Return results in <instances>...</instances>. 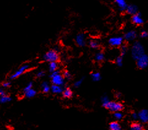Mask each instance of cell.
I'll list each match as a JSON object with an SVG mask.
<instances>
[{
	"label": "cell",
	"mask_w": 148,
	"mask_h": 130,
	"mask_svg": "<svg viewBox=\"0 0 148 130\" xmlns=\"http://www.w3.org/2000/svg\"><path fill=\"white\" fill-rule=\"evenodd\" d=\"M103 106L106 109L110 110L111 112H121L124 109V105L119 102L110 101L106 98H105L103 99Z\"/></svg>",
	"instance_id": "obj_1"
},
{
	"label": "cell",
	"mask_w": 148,
	"mask_h": 130,
	"mask_svg": "<svg viewBox=\"0 0 148 130\" xmlns=\"http://www.w3.org/2000/svg\"><path fill=\"white\" fill-rule=\"evenodd\" d=\"M132 56L134 60L139 58L143 55L145 54V49L142 44L138 41L134 43L131 50Z\"/></svg>",
	"instance_id": "obj_2"
},
{
	"label": "cell",
	"mask_w": 148,
	"mask_h": 130,
	"mask_svg": "<svg viewBox=\"0 0 148 130\" xmlns=\"http://www.w3.org/2000/svg\"><path fill=\"white\" fill-rule=\"evenodd\" d=\"M44 60L49 63L51 62H58L60 60V56L58 52L56 50H49L43 56Z\"/></svg>",
	"instance_id": "obj_3"
},
{
	"label": "cell",
	"mask_w": 148,
	"mask_h": 130,
	"mask_svg": "<svg viewBox=\"0 0 148 130\" xmlns=\"http://www.w3.org/2000/svg\"><path fill=\"white\" fill-rule=\"evenodd\" d=\"M52 82L53 85L56 86H61L63 83V76L57 71L52 73Z\"/></svg>",
	"instance_id": "obj_4"
},
{
	"label": "cell",
	"mask_w": 148,
	"mask_h": 130,
	"mask_svg": "<svg viewBox=\"0 0 148 130\" xmlns=\"http://www.w3.org/2000/svg\"><path fill=\"white\" fill-rule=\"evenodd\" d=\"M136 65L140 69H145L148 66V56L145 53L136 60Z\"/></svg>",
	"instance_id": "obj_5"
},
{
	"label": "cell",
	"mask_w": 148,
	"mask_h": 130,
	"mask_svg": "<svg viewBox=\"0 0 148 130\" xmlns=\"http://www.w3.org/2000/svg\"><path fill=\"white\" fill-rule=\"evenodd\" d=\"M124 41V38L121 36H116L111 38L109 39V44L112 47H119L121 46Z\"/></svg>",
	"instance_id": "obj_6"
},
{
	"label": "cell",
	"mask_w": 148,
	"mask_h": 130,
	"mask_svg": "<svg viewBox=\"0 0 148 130\" xmlns=\"http://www.w3.org/2000/svg\"><path fill=\"white\" fill-rule=\"evenodd\" d=\"M132 22L136 25H141L144 23V20L141 14L138 12L134 16H132Z\"/></svg>",
	"instance_id": "obj_7"
},
{
	"label": "cell",
	"mask_w": 148,
	"mask_h": 130,
	"mask_svg": "<svg viewBox=\"0 0 148 130\" xmlns=\"http://www.w3.org/2000/svg\"><path fill=\"white\" fill-rule=\"evenodd\" d=\"M29 65L28 64H25L23 66H21L16 73L12 75L11 76V79H16L18 77V76H21V75L23 74L25 72H26L27 71V69L29 68Z\"/></svg>",
	"instance_id": "obj_8"
},
{
	"label": "cell",
	"mask_w": 148,
	"mask_h": 130,
	"mask_svg": "<svg viewBox=\"0 0 148 130\" xmlns=\"http://www.w3.org/2000/svg\"><path fill=\"white\" fill-rule=\"evenodd\" d=\"M138 118L140 120L142 123H147L148 122V111L146 109H143L139 112Z\"/></svg>",
	"instance_id": "obj_9"
},
{
	"label": "cell",
	"mask_w": 148,
	"mask_h": 130,
	"mask_svg": "<svg viewBox=\"0 0 148 130\" xmlns=\"http://www.w3.org/2000/svg\"><path fill=\"white\" fill-rule=\"evenodd\" d=\"M137 37V33L134 30H131L127 32L124 34V39L127 41H132Z\"/></svg>",
	"instance_id": "obj_10"
},
{
	"label": "cell",
	"mask_w": 148,
	"mask_h": 130,
	"mask_svg": "<svg viewBox=\"0 0 148 130\" xmlns=\"http://www.w3.org/2000/svg\"><path fill=\"white\" fill-rule=\"evenodd\" d=\"M115 3L116 4L120 11L124 12L126 11L127 7L128 6L126 0H115Z\"/></svg>",
	"instance_id": "obj_11"
},
{
	"label": "cell",
	"mask_w": 148,
	"mask_h": 130,
	"mask_svg": "<svg viewBox=\"0 0 148 130\" xmlns=\"http://www.w3.org/2000/svg\"><path fill=\"white\" fill-rule=\"evenodd\" d=\"M76 42L79 46L80 47L84 46L86 45L85 35L82 33L78 34L76 38Z\"/></svg>",
	"instance_id": "obj_12"
},
{
	"label": "cell",
	"mask_w": 148,
	"mask_h": 130,
	"mask_svg": "<svg viewBox=\"0 0 148 130\" xmlns=\"http://www.w3.org/2000/svg\"><path fill=\"white\" fill-rule=\"evenodd\" d=\"M125 11L128 14L134 16L138 12V8L135 4H129L127 6Z\"/></svg>",
	"instance_id": "obj_13"
},
{
	"label": "cell",
	"mask_w": 148,
	"mask_h": 130,
	"mask_svg": "<svg viewBox=\"0 0 148 130\" xmlns=\"http://www.w3.org/2000/svg\"><path fill=\"white\" fill-rule=\"evenodd\" d=\"M62 95L64 98L66 99H70L73 97V93L71 90V89L70 88H66L65 90L62 93Z\"/></svg>",
	"instance_id": "obj_14"
},
{
	"label": "cell",
	"mask_w": 148,
	"mask_h": 130,
	"mask_svg": "<svg viewBox=\"0 0 148 130\" xmlns=\"http://www.w3.org/2000/svg\"><path fill=\"white\" fill-rule=\"evenodd\" d=\"M130 130H144V128L141 123L134 122L131 124Z\"/></svg>",
	"instance_id": "obj_15"
},
{
	"label": "cell",
	"mask_w": 148,
	"mask_h": 130,
	"mask_svg": "<svg viewBox=\"0 0 148 130\" xmlns=\"http://www.w3.org/2000/svg\"><path fill=\"white\" fill-rule=\"evenodd\" d=\"M110 130H121V127L120 124L117 122H112L110 123Z\"/></svg>",
	"instance_id": "obj_16"
},
{
	"label": "cell",
	"mask_w": 148,
	"mask_h": 130,
	"mask_svg": "<svg viewBox=\"0 0 148 130\" xmlns=\"http://www.w3.org/2000/svg\"><path fill=\"white\" fill-rule=\"evenodd\" d=\"M49 71L51 73L56 71L58 69V63L57 62H51L49 64Z\"/></svg>",
	"instance_id": "obj_17"
},
{
	"label": "cell",
	"mask_w": 148,
	"mask_h": 130,
	"mask_svg": "<svg viewBox=\"0 0 148 130\" xmlns=\"http://www.w3.org/2000/svg\"><path fill=\"white\" fill-rule=\"evenodd\" d=\"M88 44H89V46L92 48V49H97L100 47V43L98 42L97 40H90L88 42Z\"/></svg>",
	"instance_id": "obj_18"
},
{
	"label": "cell",
	"mask_w": 148,
	"mask_h": 130,
	"mask_svg": "<svg viewBox=\"0 0 148 130\" xmlns=\"http://www.w3.org/2000/svg\"><path fill=\"white\" fill-rule=\"evenodd\" d=\"M95 60L97 62H102L105 60V55L103 52H100L96 53L95 56Z\"/></svg>",
	"instance_id": "obj_19"
},
{
	"label": "cell",
	"mask_w": 148,
	"mask_h": 130,
	"mask_svg": "<svg viewBox=\"0 0 148 130\" xmlns=\"http://www.w3.org/2000/svg\"><path fill=\"white\" fill-rule=\"evenodd\" d=\"M35 94H36V92L34 91V90L32 89V88L30 90H29L25 92V95L27 97H29V98L33 97V96H34V95H35Z\"/></svg>",
	"instance_id": "obj_20"
},
{
	"label": "cell",
	"mask_w": 148,
	"mask_h": 130,
	"mask_svg": "<svg viewBox=\"0 0 148 130\" xmlns=\"http://www.w3.org/2000/svg\"><path fill=\"white\" fill-rule=\"evenodd\" d=\"M52 90L53 93H58L61 92L62 89L60 88V87L59 86H56V85H53L52 87Z\"/></svg>",
	"instance_id": "obj_21"
},
{
	"label": "cell",
	"mask_w": 148,
	"mask_h": 130,
	"mask_svg": "<svg viewBox=\"0 0 148 130\" xmlns=\"http://www.w3.org/2000/svg\"><path fill=\"white\" fill-rule=\"evenodd\" d=\"M116 63L118 66H122L123 64V58L122 56H119L116 58Z\"/></svg>",
	"instance_id": "obj_22"
},
{
	"label": "cell",
	"mask_w": 148,
	"mask_h": 130,
	"mask_svg": "<svg viewBox=\"0 0 148 130\" xmlns=\"http://www.w3.org/2000/svg\"><path fill=\"white\" fill-rule=\"evenodd\" d=\"M62 76H63L64 78L67 79H71V74L69 73L68 71H66V70H65V71H64L62 73Z\"/></svg>",
	"instance_id": "obj_23"
},
{
	"label": "cell",
	"mask_w": 148,
	"mask_h": 130,
	"mask_svg": "<svg viewBox=\"0 0 148 130\" xmlns=\"http://www.w3.org/2000/svg\"><path fill=\"white\" fill-rule=\"evenodd\" d=\"M127 52V47L125 46V45H122L121 46V56H124L126 54Z\"/></svg>",
	"instance_id": "obj_24"
},
{
	"label": "cell",
	"mask_w": 148,
	"mask_h": 130,
	"mask_svg": "<svg viewBox=\"0 0 148 130\" xmlns=\"http://www.w3.org/2000/svg\"><path fill=\"white\" fill-rule=\"evenodd\" d=\"M114 117L116 120H121L123 117V114L121 112H116L114 113Z\"/></svg>",
	"instance_id": "obj_25"
},
{
	"label": "cell",
	"mask_w": 148,
	"mask_h": 130,
	"mask_svg": "<svg viewBox=\"0 0 148 130\" xmlns=\"http://www.w3.org/2000/svg\"><path fill=\"white\" fill-rule=\"evenodd\" d=\"M11 100V98H10V97L8 95H4V96H2L1 98V103H5V102H7V101H9Z\"/></svg>",
	"instance_id": "obj_26"
},
{
	"label": "cell",
	"mask_w": 148,
	"mask_h": 130,
	"mask_svg": "<svg viewBox=\"0 0 148 130\" xmlns=\"http://www.w3.org/2000/svg\"><path fill=\"white\" fill-rule=\"evenodd\" d=\"M92 77L93 79L95 80V81H98V80H99L101 78L100 76V73H95V74H92Z\"/></svg>",
	"instance_id": "obj_27"
},
{
	"label": "cell",
	"mask_w": 148,
	"mask_h": 130,
	"mask_svg": "<svg viewBox=\"0 0 148 130\" xmlns=\"http://www.w3.org/2000/svg\"><path fill=\"white\" fill-rule=\"evenodd\" d=\"M140 36L141 38H146L148 37V32L145 31V30H143L140 33Z\"/></svg>",
	"instance_id": "obj_28"
},
{
	"label": "cell",
	"mask_w": 148,
	"mask_h": 130,
	"mask_svg": "<svg viewBox=\"0 0 148 130\" xmlns=\"http://www.w3.org/2000/svg\"><path fill=\"white\" fill-rule=\"evenodd\" d=\"M2 86L4 87H9L11 86V83L9 82H4L2 83Z\"/></svg>",
	"instance_id": "obj_29"
},
{
	"label": "cell",
	"mask_w": 148,
	"mask_h": 130,
	"mask_svg": "<svg viewBox=\"0 0 148 130\" xmlns=\"http://www.w3.org/2000/svg\"><path fill=\"white\" fill-rule=\"evenodd\" d=\"M43 88H44V89H43V92H44V93H47L49 91V87L48 86H43Z\"/></svg>",
	"instance_id": "obj_30"
},
{
	"label": "cell",
	"mask_w": 148,
	"mask_h": 130,
	"mask_svg": "<svg viewBox=\"0 0 148 130\" xmlns=\"http://www.w3.org/2000/svg\"><path fill=\"white\" fill-rule=\"evenodd\" d=\"M132 118H134V119L136 120V119L138 118V114H137L136 113L134 112V113H133V114H132Z\"/></svg>",
	"instance_id": "obj_31"
},
{
	"label": "cell",
	"mask_w": 148,
	"mask_h": 130,
	"mask_svg": "<svg viewBox=\"0 0 148 130\" xmlns=\"http://www.w3.org/2000/svg\"><path fill=\"white\" fill-rule=\"evenodd\" d=\"M44 74V73L43 71H41L40 73H39L38 74V77H41V76H43Z\"/></svg>",
	"instance_id": "obj_32"
},
{
	"label": "cell",
	"mask_w": 148,
	"mask_h": 130,
	"mask_svg": "<svg viewBox=\"0 0 148 130\" xmlns=\"http://www.w3.org/2000/svg\"></svg>",
	"instance_id": "obj_33"
}]
</instances>
